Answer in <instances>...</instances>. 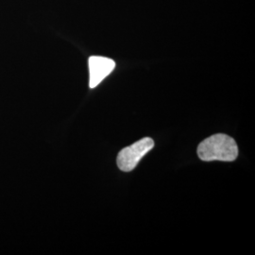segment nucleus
Returning <instances> with one entry per match:
<instances>
[{
	"label": "nucleus",
	"mask_w": 255,
	"mask_h": 255,
	"mask_svg": "<svg viewBox=\"0 0 255 255\" xmlns=\"http://www.w3.org/2000/svg\"><path fill=\"white\" fill-rule=\"evenodd\" d=\"M198 156L205 162H233L238 156V146L234 138L218 133L201 142L198 146Z\"/></svg>",
	"instance_id": "obj_1"
},
{
	"label": "nucleus",
	"mask_w": 255,
	"mask_h": 255,
	"mask_svg": "<svg viewBox=\"0 0 255 255\" xmlns=\"http://www.w3.org/2000/svg\"><path fill=\"white\" fill-rule=\"evenodd\" d=\"M154 147V141L149 137H144L136 143L124 147L118 155V166L124 172H129L135 168L140 160Z\"/></svg>",
	"instance_id": "obj_2"
},
{
	"label": "nucleus",
	"mask_w": 255,
	"mask_h": 255,
	"mask_svg": "<svg viewBox=\"0 0 255 255\" xmlns=\"http://www.w3.org/2000/svg\"><path fill=\"white\" fill-rule=\"evenodd\" d=\"M89 73H90V88H95L101 83L106 77L112 73L116 67L114 60L101 57L92 56L89 58Z\"/></svg>",
	"instance_id": "obj_3"
}]
</instances>
